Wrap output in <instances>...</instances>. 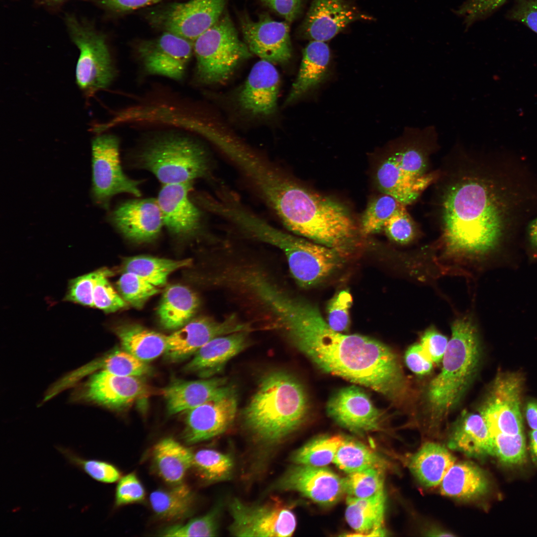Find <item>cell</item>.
<instances>
[{"mask_svg": "<svg viewBox=\"0 0 537 537\" xmlns=\"http://www.w3.org/2000/svg\"><path fill=\"white\" fill-rule=\"evenodd\" d=\"M145 495L142 484L135 474L131 473L119 479L117 485L114 505L116 507L142 501Z\"/></svg>", "mask_w": 537, "mask_h": 537, "instance_id": "cell-53", "label": "cell"}, {"mask_svg": "<svg viewBox=\"0 0 537 537\" xmlns=\"http://www.w3.org/2000/svg\"><path fill=\"white\" fill-rule=\"evenodd\" d=\"M227 0H189L168 4L148 15L154 26L192 42L223 14Z\"/></svg>", "mask_w": 537, "mask_h": 537, "instance_id": "cell-13", "label": "cell"}, {"mask_svg": "<svg viewBox=\"0 0 537 537\" xmlns=\"http://www.w3.org/2000/svg\"><path fill=\"white\" fill-rule=\"evenodd\" d=\"M403 205L385 194L372 200L361 218V233L367 236L380 231L385 222Z\"/></svg>", "mask_w": 537, "mask_h": 537, "instance_id": "cell-44", "label": "cell"}, {"mask_svg": "<svg viewBox=\"0 0 537 537\" xmlns=\"http://www.w3.org/2000/svg\"><path fill=\"white\" fill-rule=\"evenodd\" d=\"M507 0H466L454 12L463 18L466 28L485 18L501 6Z\"/></svg>", "mask_w": 537, "mask_h": 537, "instance_id": "cell-52", "label": "cell"}, {"mask_svg": "<svg viewBox=\"0 0 537 537\" xmlns=\"http://www.w3.org/2000/svg\"><path fill=\"white\" fill-rule=\"evenodd\" d=\"M262 0V1H263V2H264L265 3H267V2H268V1H270V0Z\"/></svg>", "mask_w": 537, "mask_h": 537, "instance_id": "cell-63", "label": "cell"}, {"mask_svg": "<svg viewBox=\"0 0 537 537\" xmlns=\"http://www.w3.org/2000/svg\"><path fill=\"white\" fill-rule=\"evenodd\" d=\"M455 461V457L444 447L427 443L411 457L409 465L412 473L422 485L431 487L441 484Z\"/></svg>", "mask_w": 537, "mask_h": 537, "instance_id": "cell-32", "label": "cell"}, {"mask_svg": "<svg viewBox=\"0 0 537 537\" xmlns=\"http://www.w3.org/2000/svg\"><path fill=\"white\" fill-rule=\"evenodd\" d=\"M330 60V51L325 42L311 41L303 51L301 66L285 104L294 102L325 79Z\"/></svg>", "mask_w": 537, "mask_h": 537, "instance_id": "cell-30", "label": "cell"}, {"mask_svg": "<svg viewBox=\"0 0 537 537\" xmlns=\"http://www.w3.org/2000/svg\"><path fill=\"white\" fill-rule=\"evenodd\" d=\"M276 486L325 506L335 503L346 493L344 478L325 466L296 464L287 470Z\"/></svg>", "mask_w": 537, "mask_h": 537, "instance_id": "cell-20", "label": "cell"}, {"mask_svg": "<svg viewBox=\"0 0 537 537\" xmlns=\"http://www.w3.org/2000/svg\"><path fill=\"white\" fill-rule=\"evenodd\" d=\"M303 0H270L267 4L288 23L298 16Z\"/></svg>", "mask_w": 537, "mask_h": 537, "instance_id": "cell-58", "label": "cell"}, {"mask_svg": "<svg viewBox=\"0 0 537 537\" xmlns=\"http://www.w3.org/2000/svg\"><path fill=\"white\" fill-rule=\"evenodd\" d=\"M193 456L189 449L171 438L160 441L153 449L157 473L164 481L173 485L182 482L193 466Z\"/></svg>", "mask_w": 537, "mask_h": 537, "instance_id": "cell-33", "label": "cell"}, {"mask_svg": "<svg viewBox=\"0 0 537 537\" xmlns=\"http://www.w3.org/2000/svg\"><path fill=\"white\" fill-rule=\"evenodd\" d=\"M114 332L122 349L144 362L165 354L167 336L161 333L136 324L118 326Z\"/></svg>", "mask_w": 537, "mask_h": 537, "instance_id": "cell-35", "label": "cell"}, {"mask_svg": "<svg viewBox=\"0 0 537 537\" xmlns=\"http://www.w3.org/2000/svg\"><path fill=\"white\" fill-rule=\"evenodd\" d=\"M443 358L441 371L429 383L426 403L434 425L458 404L476 373L481 349L477 330L469 318L456 319Z\"/></svg>", "mask_w": 537, "mask_h": 537, "instance_id": "cell-5", "label": "cell"}, {"mask_svg": "<svg viewBox=\"0 0 537 537\" xmlns=\"http://www.w3.org/2000/svg\"><path fill=\"white\" fill-rule=\"evenodd\" d=\"M286 21L262 14L254 21L247 16L241 19L244 42L252 53L273 64H285L291 57L289 26Z\"/></svg>", "mask_w": 537, "mask_h": 537, "instance_id": "cell-19", "label": "cell"}, {"mask_svg": "<svg viewBox=\"0 0 537 537\" xmlns=\"http://www.w3.org/2000/svg\"><path fill=\"white\" fill-rule=\"evenodd\" d=\"M444 182L440 197L442 236L449 253L481 256L497 248L517 223L521 190L497 172L471 164Z\"/></svg>", "mask_w": 537, "mask_h": 537, "instance_id": "cell-2", "label": "cell"}, {"mask_svg": "<svg viewBox=\"0 0 537 537\" xmlns=\"http://www.w3.org/2000/svg\"><path fill=\"white\" fill-rule=\"evenodd\" d=\"M249 235L282 251L290 271L301 287L320 282L341 265V254L325 245L280 231L256 217L250 223Z\"/></svg>", "mask_w": 537, "mask_h": 537, "instance_id": "cell-6", "label": "cell"}, {"mask_svg": "<svg viewBox=\"0 0 537 537\" xmlns=\"http://www.w3.org/2000/svg\"><path fill=\"white\" fill-rule=\"evenodd\" d=\"M279 85V75L274 64L261 59L254 65L239 91V106L254 116L273 114L277 108Z\"/></svg>", "mask_w": 537, "mask_h": 537, "instance_id": "cell-22", "label": "cell"}, {"mask_svg": "<svg viewBox=\"0 0 537 537\" xmlns=\"http://www.w3.org/2000/svg\"><path fill=\"white\" fill-rule=\"evenodd\" d=\"M386 507L384 490L371 497L347 499L345 518L356 535L348 536H385L383 527Z\"/></svg>", "mask_w": 537, "mask_h": 537, "instance_id": "cell-29", "label": "cell"}, {"mask_svg": "<svg viewBox=\"0 0 537 537\" xmlns=\"http://www.w3.org/2000/svg\"><path fill=\"white\" fill-rule=\"evenodd\" d=\"M383 229L390 239L401 244L410 243L416 234L415 224L404 205L385 222Z\"/></svg>", "mask_w": 537, "mask_h": 537, "instance_id": "cell-49", "label": "cell"}, {"mask_svg": "<svg viewBox=\"0 0 537 537\" xmlns=\"http://www.w3.org/2000/svg\"><path fill=\"white\" fill-rule=\"evenodd\" d=\"M344 438L334 435L314 439L295 450L291 460L296 464L325 466L333 462Z\"/></svg>", "mask_w": 537, "mask_h": 537, "instance_id": "cell-40", "label": "cell"}, {"mask_svg": "<svg viewBox=\"0 0 537 537\" xmlns=\"http://www.w3.org/2000/svg\"><path fill=\"white\" fill-rule=\"evenodd\" d=\"M275 330L319 369L364 386L398 402L406 380L397 355L375 339L332 329L318 309L292 295L274 317Z\"/></svg>", "mask_w": 537, "mask_h": 537, "instance_id": "cell-1", "label": "cell"}, {"mask_svg": "<svg viewBox=\"0 0 537 537\" xmlns=\"http://www.w3.org/2000/svg\"><path fill=\"white\" fill-rule=\"evenodd\" d=\"M192 182L165 184L157 199L164 225L173 235L185 237L199 228L200 213L189 198Z\"/></svg>", "mask_w": 537, "mask_h": 537, "instance_id": "cell-25", "label": "cell"}, {"mask_svg": "<svg viewBox=\"0 0 537 537\" xmlns=\"http://www.w3.org/2000/svg\"><path fill=\"white\" fill-rule=\"evenodd\" d=\"M333 462L348 474L369 468L385 470L387 467L385 460L375 451L359 442L345 438Z\"/></svg>", "mask_w": 537, "mask_h": 537, "instance_id": "cell-38", "label": "cell"}, {"mask_svg": "<svg viewBox=\"0 0 537 537\" xmlns=\"http://www.w3.org/2000/svg\"><path fill=\"white\" fill-rule=\"evenodd\" d=\"M251 330L250 326L240 321L235 315L221 321L208 317L190 320L167 336L165 355L170 361L183 359L194 354L212 339L232 333Z\"/></svg>", "mask_w": 537, "mask_h": 537, "instance_id": "cell-18", "label": "cell"}, {"mask_svg": "<svg viewBox=\"0 0 537 537\" xmlns=\"http://www.w3.org/2000/svg\"><path fill=\"white\" fill-rule=\"evenodd\" d=\"M448 447L471 457L495 455L492 439L481 414L464 412L454 426Z\"/></svg>", "mask_w": 537, "mask_h": 537, "instance_id": "cell-28", "label": "cell"}, {"mask_svg": "<svg viewBox=\"0 0 537 537\" xmlns=\"http://www.w3.org/2000/svg\"><path fill=\"white\" fill-rule=\"evenodd\" d=\"M161 0H88L100 8L114 12L135 10L156 3Z\"/></svg>", "mask_w": 537, "mask_h": 537, "instance_id": "cell-57", "label": "cell"}, {"mask_svg": "<svg viewBox=\"0 0 537 537\" xmlns=\"http://www.w3.org/2000/svg\"><path fill=\"white\" fill-rule=\"evenodd\" d=\"M139 378L119 376L100 370L77 387L72 399L111 409H122L148 393L147 385Z\"/></svg>", "mask_w": 537, "mask_h": 537, "instance_id": "cell-17", "label": "cell"}, {"mask_svg": "<svg viewBox=\"0 0 537 537\" xmlns=\"http://www.w3.org/2000/svg\"><path fill=\"white\" fill-rule=\"evenodd\" d=\"M527 236L531 247L537 252V217L529 223L527 228Z\"/></svg>", "mask_w": 537, "mask_h": 537, "instance_id": "cell-60", "label": "cell"}, {"mask_svg": "<svg viewBox=\"0 0 537 537\" xmlns=\"http://www.w3.org/2000/svg\"><path fill=\"white\" fill-rule=\"evenodd\" d=\"M69 36L80 52L76 82L86 94L91 95L109 87L117 76L105 36L91 22L74 13L64 18Z\"/></svg>", "mask_w": 537, "mask_h": 537, "instance_id": "cell-10", "label": "cell"}, {"mask_svg": "<svg viewBox=\"0 0 537 537\" xmlns=\"http://www.w3.org/2000/svg\"><path fill=\"white\" fill-rule=\"evenodd\" d=\"M228 384L226 377L216 376L172 382L162 391L168 413L173 415L195 408L214 397Z\"/></svg>", "mask_w": 537, "mask_h": 537, "instance_id": "cell-27", "label": "cell"}, {"mask_svg": "<svg viewBox=\"0 0 537 537\" xmlns=\"http://www.w3.org/2000/svg\"><path fill=\"white\" fill-rule=\"evenodd\" d=\"M195 80L203 85L223 83L236 68L252 55L226 13L193 42Z\"/></svg>", "mask_w": 537, "mask_h": 537, "instance_id": "cell-9", "label": "cell"}, {"mask_svg": "<svg viewBox=\"0 0 537 537\" xmlns=\"http://www.w3.org/2000/svg\"><path fill=\"white\" fill-rule=\"evenodd\" d=\"M352 297L348 290H342L330 301L328 307V324L333 330L340 332L347 331L350 326L349 309Z\"/></svg>", "mask_w": 537, "mask_h": 537, "instance_id": "cell-51", "label": "cell"}, {"mask_svg": "<svg viewBox=\"0 0 537 537\" xmlns=\"http://www.w3.org/2000/svg\"><path fill=\"white\" fill-rule=\"evenodd\" d=\"M495 454L503 462L518 464L526 457V447L524 433L516 435L496 434L491 435Z\"/></svg>", "mask_w": 537, "mask_h": 537, "instance_id": "cell-47", "label": "cell"}, {"mask_svg": "<svg viewBox=\"0 0 537 537\" xmlns=\"http://www.w3.org/2000/svg\"><path fill=\"white\" fill-rule=\"evenodd\" d=\"M71 0H34L39 6L51 10L59 9Z\"/></svg>", "mask_w": 537, "mask_h": 537, "instance_id": "cell-61", "label": "cell"}, {"mask_svg": "<svg viewBox=\"0 0 537 537\" xmlns=\"http://www.w3.org/2000/svg\"><path fill=\"white\" fill-rule=\"evenodd\" d=\"M232 517L229 527L236 537H290L296 521L293 512L282 505H249L238 499L229 505Z\"/></svg>", "mask_w": 537, "mask_h": 537, "instance_id": "cell-14", "label": "cell"}, {"mask_svg": "<svg viewBox=\"0 0 537 537\" xmlns=\"http://www.w3.org/2000/svg\"><path fill=\"white\" fill-rule=\"evenodd\" d=\"M249 332L239 331L212 339L194 354L184 370L204 378L216 376L231 359L250 345Z\"/></svg>", "mask_w": 537, "mask_h": 537, "instance_id": "cell-26", "label": "cell"}, {"mask_svg": "<svg viewBox=\"0 0 537 537\" xmlns=\"http://www.w3.org/2000/svg\"><path fill=\"white\" fill-rule=\"evenodd\" d=\"M507 17L525 24L537 34V0H515Z\"/></svg>", "mask_w": 537, "mask_h": 537, "instance_id": "cell-54", "label": "cell"}, {"mask_svg": "<svg viewBox=\"0 0 537 537\" xmlns=\"http://www.w3.org/2000/svg\"><path fill=\"white\" fill-rule=\"evenodd\" d=\"M530 448L535 460L537 462V430H532L530 433Z\"/></svg>", "mask_w": 537, "mask_h": 537, "instance_id": "cell-62", "label": "cell"}, {"mask_svg": "<svg viewBox=\"0 0 537 537\" xmlns=\"http://www.w3.org/2000/svg\"><path fill=\"white\" fill-rule=\"evenodd\" d=\"M217 147L243 172L284 224L301 185L229 135L221 139Z\"/></svg>", "mask_w": 537, "mask_h": 537, "instance_id": "cell-8", "label": "cell"}, {"mask_svg": "<svg viewBox=\"0 0 537 537\" xmlns=\"http://www.w3.org/2000/svg\"><path fill=\"white\" fill-rule=\"evenodd\" d=\"M384 471L369 468L348 473L344 478L345 493L349 496L365 498L384 491Z\"/></svg>", "mask_w": 537, "mask_h": 537, "instance_id": "cell-43", "label": "cell"}, {"mask_svg": "<svg viewBox=\"0 0 537 537\" xmlns=\"http://www.w3.org/2000/svg\"><path fill=\"white\" fill-rule=\"evenodd\" d=\"M220 505L205 515L191 520L183 525H176L164 529L161 536L172 537H215L218 530Z\"/></svg>", "mask_w": 537, "mask_h": 537, "instance_id": "cell-45", "label": "cell"}, {"mask_svg": "<svg viewBox=\"0 0 537 537\" xmlns=\"http://www.w3.org/2000/svg\"><path fill=\"white\" fill-rule=\"evenodd\" d=\"M101 268L71 279L65 297L67 301L93 307V292L97 281L107 271Z\"/></svg>", "mask_w": 537, "mask_h": 537, "instance_id": "cell-48", "label": "cell"}, {"mask_svg": "<svg viewBox=\"0 0 537 537\" xmlns=\"http://www.w3.org/2000/svg\"><path fill=\"white\" fill-rule=\"evenodd\" d=\"M525 415L531 428L533 430H537V401L533 400L527 403Z\"/></svg>", "mask_w": 537, "mask_h": 537, "instance_id": "cell-59", "label": "cell"}, {"mask_svg": "<svg viewBox=\"0 0 537 537\" xmlns=\"http://www.w3.org/2000/svg\"><path fill=\"white\" fill-rule=\"evenodd\" d=\"M370 19L346 0H313L300 33L305 38L325 42L352 22Z\"/></svg>", "mask_w": 537, "mask_h": 537, "instance_id": "cell-24", "label": "cell"}, {"mask_svg": "<svg viewBox=\"0 0 537 537\" xmlns=\"http://www.w3.org/2000/svg\"><path fill=\"white\" fill-rule=\"evenodd\" d=\"M137 160L164 185L192 182L202 177L207 167L202 147L191 137L174 132L149 139Z\"/></svg>", "mask_w": 537, "mask_h": 537, "instance_id": "cell-7", "label": "cell"}, {"mask_svg": "<svg viewBox=\"0 0 537 537\" xmlns=\"http://www.w3.org/2000/svg\"><path fill=\"white\" fill-rule=\"evenodd\" d=\"M309 411L302 383L281 369L263 374L242 412L243 424L251 435L265 444L282 441L299 428Z\"/></svg>", "mask_w": 537, "mask_h": 537, "instance_id": "cell-3", "label": "cell"}, {"mask_svg": "<svg viewBox=\"0 0 537 537\" xmlns=\"http://www.w3.org/2000/svg\"><path fill=\"white\" fill-rule=\"evenodd\" d=\"M405 360L408 367L417 374H427L433 368V362L419 344H414L408 348L405 353Z\"/></svg>", "mask_w": 537, "mask_h": 537, "instance_id": "cell-56", "label": "cell"}, {"mask_svg": "<svg viewBox=\"0 0 537 537\" xmlns=\"http://www.w3.org/2000/svg\"><path fill=\"white\" fill-rule=\"evenodd\" d=\"M420 342L425 354L433 362L438 363L443 359L448 342L445 336L430 328L423 334Z\"/></svg>", "mask_w": 537, "mask_h": 537, "instance_id": "cell-55", "label": "cell"}, {"mask_svg": "<svg viewBox=\"0 0 537 537\" xmlns=\"http://www.w3.org/2000/svg\"><path fill=\"white\" fill-rule=\"evenodd\" d=\"M109 219L125 237L139 243L156 238L164 225L160 208L154 198L124 202L112 211Z\"/></svg>", "mask_w": 537, "mask_h": 537, "instance_id": "cell-23", "label": "cell"}, {"mask_svg": "<svg viewBox=\"0 0 537 537\" xmlns=\"http://www.w3.org/2000/svg\"><path fill=\"white\" fill-rule=\"evenodd\" d=\"M57 450L68 463L93 480L103 483H112L120 478V472L113 464L104 460L87 459L73 449L57 446Z\"/></svg>", "mask_w": 537, "mask_h": 537, "instance_id": "cell-42", "label": "cell"}, {"mask_svg": "<svg viewBox=\"0 0 537 537\" xmlns=\"http://www.w3.org/2000/svg\"><path fill=\"white\" fill-rule=\"evenodd\" d=\"M326 408L336 422L356 433L378 430L383 420V414L374 406L368 395L355 386L339 390L330 398Z\"/></svg>", "mask_w": 537, "mask_h": 537, "instance_id": "cell-21", "label": "cell"}, {"mask_svg": "<svg viewBox=\"0 0 537 537\" xmlns=\"http://www.w3.org/2000/svg\"><path fill=\"white\" fill-rule=\"evenodd\" d=\"M102 370L123 376L141 377L149 374L147 364L125 350H115L68 374L69 380L75 383L86 375Z\"/></svg>", "mask_w": 537, "mask_h": 537, "instance_id": "cell-36", "label": "cell"}, {"mask_svg": "<svg viewBox=\"0 0 537 537\" xmlns=\"http://www.w3.org/2000/svg\"><path fill=\"white\" fill-rule=\"evenodd\" d=\"M488 481L483 470L468 461L454 463L441 483V493L460 500H470L484 494Z\"/></svg>", "mask_w": 537, "mask_h": 537, "instance_id": "cell-31", "label": "cell"}, {"mask_svg": "<svg viewBox=\"0 0 537 537\" xmlns=\"http://www.w3.org/2000/svg\"><path fill=\"white\" fill-rule=\"evenodd\" d=\"M524 378L517 372H501L495 378L480 414L491 435L523 433L521 414Z\"/></svg>", "mask_w": 537, "mask_h": 537, "instance_id": "cell-12", "label": "cell"}, {"mask_svg": "<svg viewBox=\"0 0 537 537\" xmlns=\"http://www.w3.org/2000/svg\"><path fill=\"white\" fill-rule=\"evenodd\" d=\"M92 189L94 202L104 208L121 193L141 196L140 181L128 178L123 172L119 158V140L115 135L102 134L91 141Z\"/></svg>", "mask_w": 537, "mask_h": 537, "instance_id": "cell-11", "label": "cell"}, {"mask_svg": "<svg viewBox=\"0 0 537 537\" xmlns=\"http://www.w3.org/2000/svg\"><path fill=\"white\" fill-rule=\"evenodd\" d=\"M191 260H173L147 256H134L124 262L126 272L133 273L156 286L164 285L168 275L182 268L190 266Z\"/></svg>", "mask_w": 537, "mask_h": 537, "instance_id": "cell-39", "label": "cell"}, {"mask_svg": "<svg viewBox=\"0 0 537 537\" xmlns=\"http://www.w3.org/2000/svg\"><path fill=\"white\" fill-rule=\"evenodd\" d=\"M192 466L206 481L218 482L231 477L233 462L228 454L213 449H202L194 454Z\"/></svg>", "mask_w": 537, "mask_h": 537, "instance_id": "cell-41", "label": "cell"}, {"mask_svg": "<svg viewBox=\"0 0 537 537\" xmlns=\"http://www.w3.org/2000/svg\"><path fill=\"white\" fill-rule=\"evenodd\" d=\"M237 406L236 390L229 383L206 402L185 412L184 440L193 444L222 434L234 422Z\"/></svg>", "mask_w": 537, "mask_h": 537, "instance_id": "cell-15", "label": "cell"}, {"mask_svg": "<svg viewBox=\"0 0 537 537\" xmlns=\"http://www.w3.org/2000/svg\"><path fill=\"white\" fill-rule=\"evenodd\" d=\"M199 305L197 295L188 287L175 284L165 290L158 310L165 329L177 330L191 320Z\"/></svg>", "mask_w": 537, "mask_h": 537, "instance_id": "cell-34", "label": "cell"}, {"mask_svg": "<svg viewBox=\"0 0 537 537\" xmlns=\"http://www.w3.org/2000/svg\"><path fill=\"white\" fill-rule=\"evenodd\" d=\"M108 269L96 282L93 292V306L106 313L115 312L126 306L125 301L114 289L108 277Z\"/></svg>", "mask_w": 537, "mask_h": 537, "instance_id": "cell-50", "label": "cell"}, {"mask_svg": "<svg viewBox=\"0 0 537 537\" xmlns=\"http://www.w3.org/2000/svg\"><path fill=\"white\" fill-rule=\"evenodd\" d=\"M137 53L140 65L146 74L181 81L193 54V43L165 31L156 40L141 43Z\"/></svg>", "mask_w": 537, "mask_h": 537, "instance_id": "cell-16", "label": "cell"}, {"mask_svg": "<svg viewBox=\"0 0 537 537\" xmlns=\"http://www.w3.org/2000/svg\"><path fill=\"white\" fill-rule=\"evenodd\" d=\"M117 287L125 302L137 308L142 307L150 297L160 290L158 286L143 278L126 271L119 278Z\"/></svg>", "mask_w": 537, "mask_h": 537, "instance_id": "cell-46", "label": "cell"}, {"mask_svg": "<svg viewBox=\"0 0 537 537\" xmlns=\"http://www.w3.org/2000/svg\"><path fill=\"white\" fill-rule=\"evenodd\" d=\"M439 147L434 126L406 127L397 149L377 170L381 191L405 206L413 203L439 177L430 168V157Z\"/></svg>", "mask_w": 537, "mask_h": 537, "instance_id": "cell-4", "label": "cell"}, {"mask_svg": "<svg viewBox=\"0 0 537 537\" xmlns=\"http://www.w3.org/2000/svg\"><path fill=\"white\" fill-rule=\"evenodd\" d=\"M150 502L158 517L176 521L183 519L190 513L193 496L188 486L182 482L170 489L153 492L150 495Z\"/></svg>", "mask_w": 537, "mask_h": 537, "instance_id": "cell-37", "label": "cell"}]
</instances>
